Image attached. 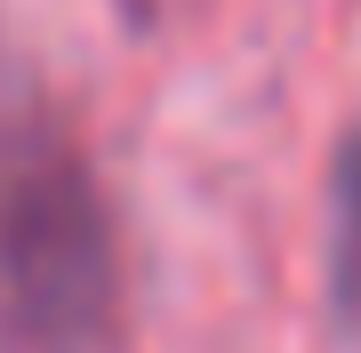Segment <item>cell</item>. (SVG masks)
I'll list each match as a JSON object with an SVG mask.
<instances>
[{
	"label": "cell",
	"mask_w": 361,
	"mask_h": 353,
	"mask_svg": "<svg viewBox=\"0 0 361 353\" xmlns=\"http://www.w3.org/2000/svg\"><path fill=\"white\" fill-rule=\"evenodd\" d=\"M121 233L80 144L0 120V353H121Z\"/></svg>",
	"instance_id": "6da1fadb"
},
{
	"label": "cell",
	"mask_w": 361,
	"mask_h": 353,
	"mask_svg": "<svg viewBox=\"0 0 361 353\" xmlns=\"http://www.w3.org/2000/svg\"><path fill=\"white\" fill-rule=\"evenodd\" d=\"M329 305L361 321V129L337 144L329 169Z\"/></svg>",
	"instance_id": "7a4b0ae2"
}]
</instances>
